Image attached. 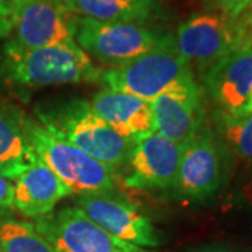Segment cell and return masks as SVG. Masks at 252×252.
I'll return each mask as SVG.
<instances>
[{"instance_id":"obj_1","label":"cell","mask_w":252,"mask_h":252,"mask_svg":"<svg viewBox=\"0 0 252 252\" xmlns=\"http://www.w3.org/2000/svg\"><path fill=\"white\" fill-rule=\"evenodd\" d=\"M101 74L76 42L24 48L10 39L0 51V77L23 89L98 83Z\"/></svg>"},{"instance_id":"obj_2","label":"cell","mask_w":252,"mask_h":252,"mask_svg":"<svg viewBox=\"0 0 252 252\" xmlns=\"http://www.w3.org/2000/svg\"><path fill=\"white\" fill-rule=\"evenodd\" d=\"M39 124L54 130L109 170L125 165L132 152V140L125 139L97 115L89 101L70 98L36 112Z\"/></svg>"},{"instance_id":"obj_3","label":"cell","mask_w":252,"mask_h":252,"mask_svg":"<svg viewBox=\"0 0 252 252\" xmlns=\"http://www.w3.org/2000/svg\"><path fill=\"white\" fill-rule=\"evenodd\" d=\"M21 121L38 158L58 175L70 195L80 196L114 192V171L107 165L42 124L24 115H21Z\"/></svg>"},{"instance_id":"obj_4","label":"cell","mask_w":252,"mask_h":252,"mask_svg":"<svg viewBox=\"0 0 252 252\" xmlns=\"http://www.w3.org/2000/svg\"><path fill=\"white\" fill-rule=\"evenodd\" d=\"M174 34L146 24L109 23L74 16V41L101 62L121 66L171 42Z\"/></svg>"},{"instance_id":"obj_5","label":"cell","mask_w":252,"mask_h":252,"mask_svg":"<svg viewBox=\"0 0 252 252\" xmlns=\"http://www.w3.org/2000/svg\"><path fill=\"white\" fill-rule=\"evenodd\" d=\"M193 79V70L180 54L174 36L171 42L130 62L102 70L99 81L105 89L127 93L152 102L162 93Z\"/></svg>"},{"instance_id":"obj_6","label":"cell","mask_w":252,"mask_h":252,"mask_svg":"<svg viewBox=\"0 0 252 252\" xmlns=\"http://www.w3.org/2000/svg\"><path fill=\"white\" fill-rule=\"evenodd\" d=\"M175 45L192 70L202 76L227 55L245 44L240 17L233 18L219 11L196 13L177 28Z\"/></svg>"},{"instance_id":"obj_7","label":"cell","mask_w":252,"mask_h":252,"mask_svg":"<svg viewBox=\"0 0 252 252\" xmlns=\"http://www.w3.org/2000/svg\"><path fill=\"white\" fill-rule=\"evenodd\" d=\"M34 225L55 252H149L107 233L77 206L39 217Z\"/></svg>"},{"instance_id":"obj_8","label":"cell","mask_w":252,"mask_h":252,"mask_svg":"<svg viewBox=\"0 0 252 252\" xmlns=\"http://www.w3.org/2000/svg\"><path fill=\"white\" fill-rule=\"evenodd\" d=\"M10 16L11 41L20 46L42 48L76 42L74 14L62 0H10Z\"/></svg>"},{"instance_id":"obj_9","label":"cell","mask_w":252,"mask_h":252,"mask_svg":"<svg viewBox=\"0 0 252 252\" xmlns=\"http://www.w3.org/2000/svg\"><path fill=\"white\" fill-rule=\"evenodd\" d=\"M224 180V153L213 132L203 126L184 146L172 189L181 198H212Z\"/></svg>"},{"instance_id":"obj_10","label":"cell","mask_w":252,"mask_h":252,"mask_svg":"<svg viewBox=\"0 0 252 252\" xmlns=\"http://www.w3.org/2000/svg\"><path fill=\"white\" fill-rule=\"evenodd\" d=\"M76 206L107 233L140 248H156L161 240L152 221L130 202L111 193L80 195Z\"/></svg>"},{"instance_id":"obj_11","label":"cell","mask_w":252,"mask_h":252,"mask_svg":"<svg viewBox=\"0 0 252 252\" xmlns=\"http://www.w3.org/2000/svg\"><path fill=\"white\" fill-rule=\"evenodd\" d=\"M156 132L185 146L205 126L203 95L196 80L181 83L152 102Z\"/></svg>"},{"instance_id":"obj_12","label":"cell","mask_w":252,"mask_h":252,"mask_svg":"<svg viewBox=\"0 0 252 252\" xmlns=\"http://www.w3.org/2000/svg\"><path fill=\"white\" fill-rule=\"evenodd\" d=\"M184 146L152 132L135 140L127 160L125 185L132 189L172 188Z\"/></svg>"},{"instance_id":"obj_13","label":"cell","mask_w":252,"mask_h":252,"mask_svg":"<svg viewBox=\"0 0 252 252\" xmlns=\"http://www.w3.org/2000/svg\"><path fill=\"white\" fill-rule=\"evenodd\" d=\"M209 97L220 114L251 111L252 45L244 44L203 74Z\"/></svg>"},{"instance_id":"obj_14","label":"cell","mask_w":252,"mask_h":252,"mask_svg":"<svg viewBox=\"0 0 252 252\" xmlns=\"http://www.w3.org/2000/svg\"><path fill=\"white\" fill-rule=\"evenodd\" d=\"M90 104L118 135L132 142L156 130L152 104L146 99L104 89L91 97Z\"/></svg>"},{"instance_id":"obj_15","label":"cell","mask_w":252,"mask_h":252,"mask_svg":"<svg viewBox=\"0 0 252 252\" xmlns=\"http://www.w3.org/2000/svg\"><path fill=\"white\" fill-rule=\"evenodd\" d=\"M14 181V207L30 219L52 213L59 200L70 195L58 175L39 158Z\"/></svg>"},{"instance_id":"obj_16","label":"cell","mask_w":252,"mask_h":252,"mask_svg":"<svg viewBox=\"0 0 252 252\" xmlns=\"http://www.w3.org/2000/svg\"><path fill=\"white\" fill-rule=\"evenodd\" d=\"M74 16L109 23L146 24L165 17L161 0H62Z\"/></svg>"},{"instance_id":"obj_17","label":"cell","mask_w":252,"mask_h":252,"mask_svg":"<svg viewBox=\"0 0 252 252\" xmlns=\"http://www.w3.org/2000/svg\"><path fill=\"white\" fill-rule=\"evenodd\" d=\"M36 160L21 114L0 105V174L7 180H16Z\"/></svg>"},{"instance_id":"obj_18","label":"cell","mask_w":252,"mask_h":252,"mask_svg":"<svg viewBox=\"0 0 252 252\" xmlns=\"http://www.w3.org/2000/svg\"><path fill=\"white\" fill-rule=\"evenodd\" d=\"M0 252H55L30 221L0 219Z\"/></svg>"},{"instance_id":"obj_19","label":"cell","mask_w":252,"mask_h":252,"mask_svg":"<svg viewBox=\"0 0 252 252\" xmlns=\"http://www.w3.org/2000/svg\"><path fill=\"white\" fill-rule=\"evenodd\" d=\"M225 142L238 157L252 165V109L241 114H217Z\"/></svg>"},{"instance_id":"obj_20","label":"cell","mask_w":252,"mask_h":252,"mask_svg":"<svg viewBox=\"0 0 252 252\" xmlns=\"http://www.w3.org/2000/svg\"><path fill=\"white\" fill-rule=\"evenodd\" d=\"M206 3L215 11L237 18L251 6L252 0H206Z\"/></svg>"},{"instance_id":"obj_21","label":"cell","mask_w":252,"mask_h":252,"mask_svg":"<svg viewBox=\"0 0 252 252\" xmlns=\"http://www.w3.org/2000/svg\"><path fill=\"white\" fill-rule=\"evenodd\" d=\"M14 207V185L0 174V209Z\"/></svg>"},{"instance_id":"obj_22","label":"cell","mask_w":252,"mask_h":252,"mask_svg":"<svg viewBox=\"0 0 252 252\" xmlns=\"http://www.w3.org/2000/svg\"><path fill=\"white\" fill-rule=\"evenodd\" d=\"M10 32H11L10 0H0V39L9 36Z\"/></svg>"},{"instance_id":"obj_23","label":"cell","mask_w":252,"mask_h":252,"mask_svg":"<svg viewBox=\"0 0 252 252\" xmlns=\"http://www.w3.org/2000/svg\"><path fill=\"white\" fill-rule=\"evenodd\" d=\"M240 20H241V24H243L245 44L252 45V4L240 16Z\"/></svg>"},{"instance_id":"obj_24","label":"cell","mask_w":252,"mask_h":252,"mask_svg":"<svg viewBox=\"0 0 252 252\" xmlns=\"http://www.w3.org/2000/svg\"><path fill=\"white\" fill-rule=\"evenodd\" d=\"M195 252H235L230 248H225V247H217V245H212V247H205V248H200L198 251Z\"/></svg>"},{"instance_id":"obj_25","label":"cell","mask_w":252,"mask_h":252,"mask_svg":"<svg viewBox=\"0 0 252 252\" xmlns=\"http://www.w3.org/2000/svg\"><path fill=\"white\" fill-rule=\"evenodd\" d=\"M251 105H252V91H251Z\"/></svg>"}]
</instances>
